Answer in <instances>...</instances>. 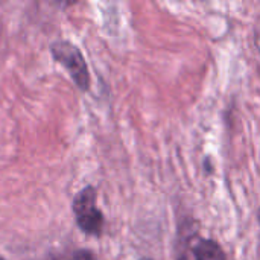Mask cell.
I'll return each instance as SVG.
<instances>
[{
  "label": "cell",
  "mask_w": 260,
  "mask_h": 260,
  "mask_svg": "<svg viewBox=\"0 0 260 260\" xmlns=\"http://www.w3.org/2000/svg\"><path fill=\"white\" fill-rule=\"evenodd\" d=\"M50 53L53 59L69 72L70 78L81 91H87L90 88L88 66L81 49L76 44L67 40H58L50 44Z\"/></svg>",
  "instance_id": "6da1fadb"
},
{
  "label": "cell",
  "mask_w": 260,
  "mask_h": 260,
  "mask_svg": "<svg viewBox=\"0 0 260 260\" xmlns=\"http://www.w3.org/2000/svg\"><path fill=\"white\" fill-rule=\"evenodd\" d=\"M72 210L79 230L88 236H101L104 227V215L96 206V190L87 186L78 192L72 203Z\"/></svg>",
  "instance_id": "7a4b0ae2"
},
{
  "label": "cell",
  "mask_w": 260,
  "mask_h": 260,
  "mask_svg": "<svg viewBox=\"0 0 260 260\" xmlns=\"http://www.w3.org/2000/svg\"><path fill=\"white\" fill-rule=\"evenodd\" d=\"M195 260H227L222 248L210 239H203L193 248Z\"/></svg>",
  "instance_id": "3957f363"
},
{
  "label": "cell",
  "mask_w": 260,
  "mask_h": 260,
  "mask_svg": "<svg viewBox=\"0 0 260 260\" xmlns=\"http://www.w3.org/2000/svg\"><path fill=\"white\" fill-rule=\"evenodd\" d=\"M67 260H96V257H94V254H93L91 251L78 250V251H75Z\"/></svg>",
  "instance_id": "277c9868"
},
{
  "label": "cell",
  "mask_w": 260,
  "mask_h": 260,
  "mask_svg": "<svg viewBox=\"0 0 260 260\" xmlns=\"http://www.w3.org/2000/svg\"><path fill=\"white\" fill-rule=\"evenodd\" d=\"M0 260H6V259H5V257H3V256L0 254Z\"/></svg>",
  "instance_id": "5b68a950"
},
{
  "label": "cell",
  "mask_w": 260,
  "mask_h": 260,
  "mask_svg": "<svg viewBox=\"0 0 260 260\" xmlns=\"http://www.w3.org/2000/svg\"><path fill=\"white\" fill-rule=\"evenodd\" d=\"M259 222H260V209H259Z\"/></svg>",
  "instance_id": "8992f818"
},
{
  "label": "cell",
  "mask_w": 260,
  "mask_h": 260,
  "mask_svg": "<svg viewBox=\"0 0 260 260\" xmlns=\"http://www.w3.org/2000/svg\"><path fill=\"white\" fill-rule=\"evenodd\" d=\"M142 260H151V259H148V257H145V259H142Z\"/></svg>",
  "instance_id": "52a82bcc"
}]
</instances>
